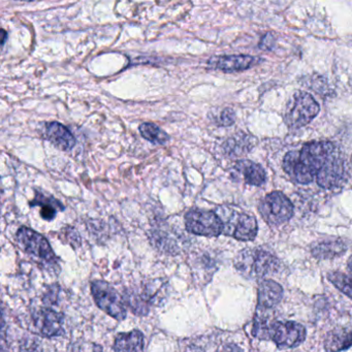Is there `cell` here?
I'll return each mask as SVG.
<instances>
[{
	"instance_id": "44dd1931",
	"label": "cell",
	"mask_w": 352,
	"mask_h": 352,
	"mask_svg": "<svg viewBox=\"0 0 352 352\" xmlns=\"http://www.w3.org/2000/svg\"><path fill=\"white\" fill-rule=\"evenodd\" d=\"M253 145L254 144H253L252 137L242 135L241 137H234L228 140L224 145V149L230 155L239 156L250 151Z\"/></svg>"
},
{
	"instance_id": "9c48e42d",
	"label": "cell",
	"mask_w": 352,
	"mask_h": 352,
	"mask_svg": "<svg viewBox=\"0 0 352 352\" xmlns=\"http://www.w3.org/2000/svg\"><path fill=\"white\" fill-rule=\"evenodd\" d=\"M333 152L335 146L331 142H311L302 146V149L298 151V156L300 160L317 175L323 164L333 155Z\"/></svg>"
},
{
	"instance_id": "4316f807",
	"label": "cell",
	"mask_w": 352,
	"mask_h": 352,
	"mask_svg": "<svg viewBox=\"0 0 352 352\" xmlns=\"http://www.w3.org/2000/svg\"><path fill=\"white\" fill-rule=\"evenodd\" d=\"M3 41H1V44L5 45L6 38H7V32H6L5 30H3Z\"/></svg>"
},
{
	"instance_id": "7402d4cb",
	"label": "cell",
	"mask_w": 352,
	"mask_h": 352,
	"mask_svg": "<svg viewBox=\"0 0 352 352\" xmlns=\"http://www.w3.org/2000/svg\"><path fill=\"white\" fill-rule=\"evenodd\" d=\"M140 133L143 135L144 139L151 142V143L158 144V145H164L170 140L168 133L154 123H142L140 125Z\"/></svg>"
},
{
	"instance_id": "5b68a950",
	"label": "cell",
	"mask_w": 352,
	"mask_h": 352,
	"mask_svg": "<svg viewBox=\"0 0 352 352\" xmlns=\"http://www.w3.org/2000/svg\"><path fill=\"white\" fill-rule=\"evenodd\" d=\"M259 211L267 223L278 226L292 217L294 206L283 192L273 191L263 197L259 205Z\"/></svg>"
},
{
	"instance_id": "603a6c76",
	"label": "cell",
	"mask_w": 352,
	"mask_h": 352,
	"mask_svg": "<svg viewBox=\"0 0 352 352\" xmlns=\"http://www.w3.org/2000/svg\"><path fill=\"white\" fill-rule=\"evenodd\" d=\"M329 281L346 296L352 298V278L340 272H331L327 276Z\"/></svg>"
},
{
	"instance_id": "277c9868",
	"label": "cell",
	"mask_w": 352,
	"mask_h": 352,
	"mask_svg": "<svg viewBox=\"0 0 352 352\" xmlns=\"http://www.w3.org/2000/svg\"><path fill=\"white\" fill-rule=\"evenodd\" d=\"M91 292L96 305L117 320L126 318V309L122 296L108 282L96 280L91 283Z\"/></svg>"
},
{
	"instance_id": "d6986e66",
	"label": "cell",
	"mask_w": 352,
	"mask_h": 352,
	"mask_svg": "<svg viewBox=\"0 0 352 352\" xmlns=\"http://www.w3.org/2000/svg\"><path fill=\"white\" fill-rule=\"evenodd\" d=\"M113 349L116 351H142L144 350V335L140 331L120 333L115 340Z\"/></svg>"
},
{
	"instance_id": "9a60e30c",
	"label": "cell",
	"mask_w": 352,
	"mask_h": 352,
	"mask_svg": "<svg viewBox=\"0 0 352 352\" xmlns=\"http://www.w3.org/2000/svg\"><path fill=\"white\" fill-rule=\"evenodd\" d=\"M46 135L53 145L63 151L73 149L76 145V139L67 127L58 122L47 123Z\"/></svg>"
},
{
	"instance_id": "e0dca14e",
	"label": "cell",
	"mask_w": 352,
	"mask_h": 352,
	"mask_svg": "<svg viewBox=\"0 0 352 352\" xmlns=\"http://www.w3.org/2000/svg\"><path fill=\"white\" fill-rule=\"evenodd\" d=\"M346 246L341 240L327 239L313 244L311 252L317 259H333L344 254Z\"/></svg>"
},
{
	"instance_id": "ba28073f",
	"label": "cell",
	"mask_w": 352,
	"mask_h": 352,
	"mask_svg": "<svg viewBox=\"0 0 352 352\" xmlns=\"http://www.w3.org/2000/svg\"><path fill=\"white\" fill-rule=\"evenodd\" d=\"M270 339L281 348L296 347L306 339V329L294 321H274Z\"/></svg>"
},
{
	"instance_id": "4fadbf2b",
	"label": "cell",
	"mask_w": 352,
	"mask_h": 352,
	"mask_svg": "<svg viewBox=\"0 0 352 352\" xmlns=\"http://www.w3.org/2000/svg\"><path fill=\"white\" fill-rule=\"evenodd\" d=\"M38 331L45 337H57L63 333V317L51 309H42L34 317Z\"/></svg>"
},
{
	"instance_id": "8992f818",
	"label": "cell",
	"mask_w": 352,
	"mask_h": 352,
	"mask_svg": "<svg viewBox=\"0 0 352 352\" xmlns=\"http://www.w3.org/2000/svg\"><path fill=\"white\" fill-rule=\"evenodd\" d=\"M186 230L197 236L213 238L223 232V223L216 212L191 210L185 215Z\"/></svg>"
},
{
	"instance_id": "30bf717a",
	"label": "cell",
	"mask_w": 352,
	"mask_h": 352,
	"mask_svg": "<svg viewBox=\"0 0 352 352\" xmlns=\"http://www.w3.org/2000/svg\"><path fill=\"white\" fill-rule=\"evenodd\" d=\"M259 63L258 58L249 55H224L212 57L208 65L210 69H218L224 73H236L246 71Z\"/></svg>"
},
{
	"instance_id": "ffe728a7",
	"label": "cell",
	"mask_w": 352,
	"mask_h": 352,
	"mask_svg": "<svg viewBox=\"0 0 352 352\" xmlns=\"http://www.w3.org/2000/svg\"><path fill=\"white\" fill-rule=\"evenodd\" d=\"M30 206H40L42 208L41 210V216L43 219L50 221V220L54 219L56 217L57 212L59 210L63 211L65 207L61 205L60 201H57L53 197H46L43 193L36 192V199L30 203Z\"/></svg>"
},
{
	"instance_id": "83f0119b",
	"label": "cell",
	"mask_w": 352,
	"mask_h": 352,
	"mask_svg": "<svg viewBox=\"0 0 352 352\" xmlns=\"http://www.w3.org/2000/svg\"><path fill=\"white\" fill-rule=\"evenodd\" d=\"M15 1H26V3H32V1H38V0H15Z\"/></svg>"
},
{
	"instance_id": "d4e9b609",
	"label": "cell",
	"mask_w": 352,
	"mask_h": 352,
	"mask_svg": "<svg viewBox=\"0 0 352 352\" xmlns=\"http://www.w3.org/2000/svg\"><path fill=\"white\" fill-rule=\"evenodd\" d=\"M274 43H275V38H274L273 34H267L261 40L259 48L263 49V50H271L273 48Z\"/></svg>"
},
{
	"instance_id": "52a82bcc",
	"label": "cell",
	"mask_w": 352,
	"mask_h": 352,
	"mask_svg": "<svg viewBox=\"0 0 352 352\" xmlns=\"http://www.w3.org/2000/svg\"><path fill=\"white\" fill-rule=\"evenodd\" d=\"M17 241L20 246L34 255L36 258L47 263H56V256L47 239L38 232L28 228H21L17 232Z\"/></svg>"
},
{
	"instance_id": "5bb4252c",
	"label": "cell",
	"mask_w": 352,
	"mask_h": 352,
	"mask_svg": "<svg viewBox=\"0 0 352 352\" xmlns=\"http://www.w3.org/2000/svg\"><path fill=\"white\" fill-rule=\"evenodd\" d=\"M232 172L241 177L246 184L261 186L265 182L267 174L263 166L250 160H241L234 166Z\"/></svg>"
},
{
	"instance_id": "484cf974",
	"label": "cell",
	"mask_w": 352,
	"mask_h": 352,
	"mask_svg": "<svg viewBox=\"0 0 352 352\" xmlns=\"http://www.w3.org/2000/svg\"><path fill=\"white\" fill-rule=\"evenodd\" d=\"M348 269L352 273V256L350 257L349 261H348Z\"/></svg>"
},
{
	"instance_id": "8fae6325",
	"label": "cell",
	"mask_w": 352,
	"mask_h": 352,
	"mask_svg": "<svg viewBox=\"0 0 352 352\" xmlns=\"http://www.w3.org/2000/svg\"><path fill=\"white\" fill-rule=\"evenodd\" d=\"M344 178V164L335 154L327 160L316 175L317 183L323 188H333L341 184Z\"/></svg>"
},
{
	"instance_id": "ac0fdd59",
	"label": "cell",
	"mask_w": 352,
	"mask_h": 352,
	"mask_svg": "<svg viewBox=\"0 0 352 352\" xmlns=\"http://www.w3.org/2000/svg\"><path fill=\"white\" fill-rule=\"evenodd\" d=\"M352 346V331L343 327L333 329L327 333L324 347L327 351H342Z\"/></svg>"
},
{
	"instance_id": "7a4b0ae2",
	"label": "cell",
	"mask_w": 352,
	"mask_h": 352,
	"mask_svg": "<svg viewBox=\"0 0 352 352\" xmlns=\"http://www.w3.org/2000/svg\"><path fill=\"white\" fill-rule=\"evenodd\" d=\"M223 223V232L239 241H252L258 232L255 217L228 206H222L216 211Z\"/></svg>"
},
{
	"instance_id": "6da1fadb",
	"label": "cell",
	"mask_w": 352,
	"mask_h": 352,
	"mask_svg": "<svg viewBox=\"0 0 352 352\" xmlns=\"http://www.w3.org/2000/svg\"><path fill=\"white\" fill-rule=\"evenodd\" d=\"M234 267L247 279H258L277 271L279 259L263 248H247L234 258Z\"/></svg>"
},
{
	"instance_id": "cb8c5ba5",
	"label": "cell",
	"mask_w": 352,
	"mask_h": 352,
	"mask_svg": "<svg viewBox=\"0 0 352 352\" xmlns=\"http://www.w3.org/2000/svg\"><path fill=\"white\" fill-rule=\"evenodd\" d=\"M234 121H236V114L230 108L223 109L216 119V123L219 126H230L234 124Z\"/></svg>"
},
{
	"instance_id": "3957f363",
	"label": "cell",
	"mask_w": 352,
	"mask_h": 352,
	"mask_svg": "<svg viewBox=\"0 0 352 352\" xmlns=\"http://www.w3.org/2000/svg\"><path fill=\"white\" fill-rule=\"evenodd\" d=\"M318 113V102L311 94L296 91L286 106L284 122L289 129H298L309 124Z\"/></svg>"
},
{
	"instance_id": "7c38bea8",
	"label": "cell",
	"mask_w": 352,
	"mask_h": 352,
	"mask_svg": "<svg viewBox=\"0 0 352 352\" xmlns=\"http://www.w3.org/2000/svg\"><path fill=\"white\" fill-rule=\"evenodd\" d=\"M283 168L288 176L298 184H309L316 177V175L300 160L298 151H292L286 154L283 160Z\"/></svg>"
},
{
	"instance_id": "2e32d148",
	"label": "cell",
	"mask_w": 352,
	"mask_h": 352,
	"mask_svg": "<svg viewBox=\"0 0 352 352\" xmlns=\"http://www.w3.org/2000/svg\"><path fill=\"white\" fill-rule=\"evenodd\" d=\"M283 296L281 285L273 280H263L258 286V308H274L279 304Z\"/></svg>"
}]
</instances>
